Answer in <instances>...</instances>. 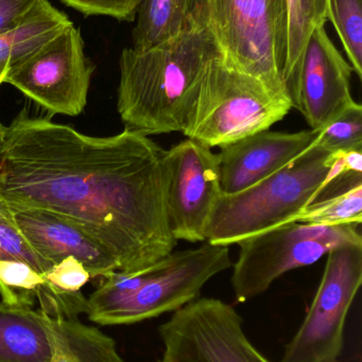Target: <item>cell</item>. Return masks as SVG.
<instances>
[{
	"mask_svg": "<svg viewBox=\"0 0 362 362\" xmlns=\"http://www.w3.org/2000/svg\"><path fill=\"white\" fill-rule=\"evenodd\" d=\"M165 153L130 129L91 137L23 110L0 146V202L74 221L112 251L119 272H138L178 244L166 208Z\"/></svg>",
	"mask_w": 362,
	"mask_h": 362,
	"instance_id": "1",
	"label": "cell"
},
{
	"mask_svg": "<svg viewBox=\"0 0 362 362\" xmlns=\"http://www.w3.org/2000/svg\"><path fill=\"white\" fill-rule=\"evenodd\" d=\"M218 53L210 33L193 25L150 48H125L117 95L125 129L148 137L182 133L204 70Z\"/></svg>",
	"mask_w": 362,
	"mask_h": 362,
	"instance_id": "2",
	"label": "cell"
},
{
	"mask_svg": "<svg viewBox=\"0 0 362 362\" xmlns=\"http://www.w3.org/2000/svg\"><path fill=\"white\" fill-rule=\"evenodd\" d=\"M187 23L210 33L227 65L289 99L287 0H188Z\"/></svg>",
	"mask_w": 362,
	"mask_h": 362,
	"instance_id": "3",
	"label": "cell"
},
{
	"mask_svg": "<svg viewBox=\"0 0 362 362\" xmlns=\"http://www.w3.org/2000/svg\"><path fill=\"white\" fill-rule=\"evenodd\" d=\"M336 156L312 144L293 163L256 185L221 194L206 227V242L230 246L293 223L314 202Z\"/></svg>",
	"mask_w": 362,
	"mask_h": 362,
	"instance_id": "4",
	"label": "cell"
},
{
	"mask_svg": "<svg viewBox=\"0 0 362 362\" xmlns=\"http://www.w3.org/2000/svg\"><path fill=\"white\" fill-rule=\"evenodd\" d=\"M291 108L288 98L227 65L218 53L204 70L182 134L210 148H222L270 129Z\"/></svg>",
	"mask_w": 362,
	"mask_h": 362,
	"instance_id": "5",
	"label": "cell"
},
{
	"mask_svg": "<svg viewBox=\"0 0 362 362\" xmlns=\"http://www.w3.org/2000/svg\"><path fill=\"white\" fill-rule=\"evenodd\" d=\"M232 285L240 303L265 293L291 270L318 262L344 245H362L359 225L315 226L291 223L238 243Z\"/></svg>",
	"mask_w": 362,
	"mask_h": 362,
	"instance_id": "6",
	"label": "cell"
},
{
	"mask_svg": "<svg viewBox=\"0 0 362 362\" xmlns=\"http://www.w3.org/2000/svg\"><path fill=\"white\" fill-rule=\"evenodd\" d=\"M231 266L229 246L206 242L197 249L171 252L142 269L135 293L99 325H133L176 312L197 300L204 285Z\"/></svg>",
	"mask_w": 362,
	"mask_h": 362,
	"instance_id": "7",
	"label": "cell"
},
{
	"mask_svg": "<svg viewBox=\"0 0 362 362\" xmlns=\"http://www.w3.org/2000/svg\"><path fill=\"white\" fill-rule=\"evenodd\" d=\"M320 286L281 362H338L349 310L362 283V245H344L327 253Z\"/></svg>",
	"mask_w": 362,
	"mask_h": 362,
	"instance_id": "8",
	"label": "cell"
},
{
	"mask_svg": "<svg viewBox=\"0 0 362 362\" xmlns=\"http://www.w3.org/2000/svg\"><path fill=\"white\" fill-rule=\"evenodd\" d=\"M93 71L80 31L70 23L15 64L4 83L52 115L76 117L86 105Z\"/></svg>",
	"mask_w": 362,
	"mask_h": 362,
	"instance_id": "9",
	"label": "cell"
},
{
	"mask_svg": "<svg viewBox=\"0 0 362 362\" xmlns=\"http://www.w3.org/2000/svg\"><path fill=\"white\" fill-rule=\"evenodd\" d=\"M159 332L164 344L159 362H271L247 337L237 310L214 298L176 310Z\"/></svg>",
	"mask_w": 362,
	"mask_h": 362,
	"instance_id": "10",
	"label": "cell"
},
{
	"mask_svg": "<svg viewBox=\"0 0 362 362\" xmlns=\"http://www.w3.org/2000/svg\"><path fill=\"white\" fill-rule=\"evenodd\" d=\"M166 208L176 240L206 242V227L222 194L218 155L186 139L165 153Z\"/></svg>",
	"mask_w": 362,
	"mask_h": 362,
	"instance_id": "11",
	"label": "cell"
},
{
	"mask_svg": "<svg viewBox=\"0 0 362 362\" xmlns=\"http://www.w3.org/2000/svg\"><path fill=\"white\" fill-rule=\"evenodd\" d=\"M354 72L327 33L325 25L315 28L306 45L300 74L295 110L314 131H321L356 104L351 93Z\"/></svg>",
	"mask_w": 362,
	"mask_h": 362,
	"instance_id": "12",
	"label": "cell"
},
{
	"mask_svg": "<svg viewBox=\"0 0 362 362\" xmlns=\"http://www.w3.org/2000/svg\"><path fill=\"white\" fill-rule=\"evenodd\" d=\"M319 131L299 133L259 132L220 148L218 155L221 189L244 191L293 163L312 146Z\"/></svg>",
	"mask_w": 362,
	"mask_h": 362,
	"instance_id": "13",
	"label": "cell"
},
{
	"mask_svg": "<svg viewBox=\"0 0 362 362\" xmlns=\"http://www.w3.org/2000/svg\"><path fill=\"white\" fill-rule=\"evenodd\" d=\"M28 242L53 264L72 257L83 264L91 279L119 272L112 251L74 221L38 209H9Z\"/></svg>",
	"mask_w": 362,
	"mask_h": 362,
	"instance_id": "14",
	"label": "cell"
},
{
	"mask_svg": "<svg viewBox=\"0 0 362 362\" xmlns=\"http://www.w3.org/2000/svg\"><path fill=\"white\" fill-rule=\"evenodd\" d=\"M53 318L30 306L0 303V362H51Z\"/></svg>",
	"mask_w": 362,
	"mask_h": 362,
	"instance_id": "15",
	"label": "cell"
},
{
	"mask_svg": "<svg viewBox=\"0 0 362 362\" xmlns=\"http://www.w3.org/2000/svg\"><path fill=\"white\" fill-rule=\"evenodd\" d=\"M72 23L48 0H38L25 21L0 35V85L15 64Z\"/></svg>",
	"mask_w": 362,
	"mask_h": 362,
	"instance_id": "16",
	"label": "cell"
},
{
	"mask_svg": "<svg viewBox=\"0 0 362 362\" xmlns=\"http://www.w3.org/2000/svg\"><path fill=\"white\" fill-rule=\"evenodd\" d=\"M51 362H125L110 336L77 319L53 318Z\"/></svg>",
	"mask_w": 362,
	"mask_h": 362,
	"instance_id": "17",
	"label": "cell"
},
{
	"mask_svg": "<svg viewBox=\"0 0 362 362\" xmlns=\"http://www.w3.org/2000/svg\"><path fill=\"white\" fill-rule=\"evenodd\" d=\"M188 0H144L133 29L132 48L144 50L165 42L188 28Z\"/></svg>",
	"mask_w": 362,
	"mask_h": 362,
	"instance_id": "18",
	"label": "cell"
},
{
	"mask_svg": "<svg viewBox=\"0 0 362 362\" xmlns=\"http://www.w3.org/2000/svg\"><path fill=\"white\" fill-rule=\"evenodd\" d=\"M293 223L315 226H361L362 183L308 204L293 218Z\"/></svg>",
	"mask_w": 362,
	"mask_h": 362,
	"instance_id": "19",
	"label": "cell"
},
{
	"mask_svg": "<svg viewBox=\"0 0 362 362\" xmlns=\"http://www.w3.org/2000/svg\"><path fill=\"white\" fill-rule=\"evenodd\" d=\"M327 18L335 28L349 63L362 78V0H327Z\"/></svg>",
	"mask_w": 362,
	"mask_h": 362,
	"instance_id": "20",
	"label": "cell"
},
{
	"mask_svg": "<svg viewBox=\"0 0 362 362\" xmlns=\"http://www.w3.org/2000/svg\"><path fill=\"white\" fill-rule=\"evenodd\" d=\"M314 144L333 154L362 151L361 104H355L319 131Z\"/></svg>",
	"mask_w": 362,
	"mask_h": 362,
	"instance_id": "21",
	"label": "cell"
},
{
	"mask_svg": "<svg viewBox=\"0 0 362 362\" xmlns=\"http://www.w3.org/2000/svg\"><path fill=\"white\" fill-rule=\"evenodd\" d=\"M0 259L23 262L44 274L55 264L43 257L21 233L12 215L0 202Z\"/></svg>",
	"mask_w": 362,
	"mask_h": 362,
	"instance_id": "22",
	"label": "cell"
},
{
	"mask_svg": "<svg viewBox=\"0 0 362 362\" xmlns=\"http://www.w3.org/2000/svg\"><path fill=\"white\" fill-rule=\"evenodd\" d=\"M44 279L57 293L77 295L91 276L80 261L69 257L55 263L44 274Z\"/></svg>",
	"mask_w": 362,
	"mask_h": 362,
	"instance_id": "23",
	"label": "cell"
},
{
	"mask_svg": "<svg viewBox=\"0 0 362 362\" xmlns=\"http://www.w3.org/2000/svg\"><path fill=\"white\" fill-rule=\"evenodd\" d=\"M85 15H104L118 21H133L144 0H61Z\"/></svg>",
	"mask_w": 362,
	"mask_h": 362,
	"instance_id": "24",
	"label": "cell"
},
{
	"mask_svg": "<svg viewBox=\"0 0 362 362\" xmlns=\"http://www.w3.org/2000/svg\"><path fill=\"white\" fill-rule=\"evenodd\" d=\"M38 0H0V35L18 27Z\"/></svg>",
	"mask_w": 362,
	"mask_h": 362,
	"instance_id": "25",
	"label": "cell"
},
{
	"mask_svg": "<svg viewBox=\"0 0 362 362\" xmlns=\"http://www.w3.org/2000/svg\"><path fill=\"white\" fill-rule=\"evenodd\" d=\"M4 132H6V127L0 123V146H1L2 140H4Z\"/></svg>",
	"mask_w": 362,
	"mask_h": 362,
	"instance_id": "26",
	"label": "cell"
}]
</instances>
